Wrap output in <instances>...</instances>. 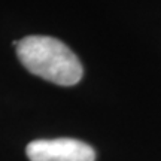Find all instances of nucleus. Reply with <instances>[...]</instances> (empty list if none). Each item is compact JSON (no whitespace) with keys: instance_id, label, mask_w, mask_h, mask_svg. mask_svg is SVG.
I'll return each mask as SVG.
<instances>
[{"instance_id":"f03ea898","label":"nucleus","mask_w":161,"mask_h":161,"mask_svg":"<svg viewBox=\"0 0 161 161\" xmlns=\"http://www.w3.org/2000/svg\"><path fill=\"white\" fill-rule=\"evenodd\" d=\"M30 161H94L96 152L90 145L76 139H40L25 148Z\"/></svg>"},{"instance_id":"f257e3e1","label":"nucleus","mask_w":161,"mask_h":161,"mask_svg":"<svg viewBox=\"0 0 161 161\" xmlns=\"http://www.w3.org/2000/svg\"><path fill=\"white\" fill-rule=\"evenodd\" d=\"M17 55L30 73L63 86L82 78V66L70 48L49 36H25L18 42Z\"/></svg>"}]
</instances>
